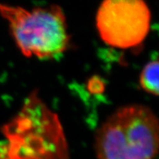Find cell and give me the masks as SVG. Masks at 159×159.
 I'll use <instances>...</instances> for the list:
<instances>
[{
    "mask_svg": "<svg viewBox=\"0 0 159 159\" xmlns=\"http://www.w3.org/2000/svg\"><path fill=\"white\" fill-rule=\"evenodd\" d=\"M0 159H69L58 115L34 91L16 116L3 126Z\"/></svg>",
    "mask_w": 159,
    "mask_h": 159,
    "instance_id": "cell-1",
    "label": "cell"
},
{
    "mask_svg": "<svg viewBox=\"0 0 159 159\" xmlns=\"http://www.w3.org/2000/svg\"><path fill=\"white\" fill-rule=\"evenodd\" d=\"M89 89L93 93H101L104 90V84L99 78H92L89 81Z\"/></svg>",
    "mask_w": 159,
    "mask_h": 159,
    "instance_id": "cell-6",
    "label": "cell"
},
{
    "mask_svg": "<svg viewBox=\"0 0 159 159\" xmlns=\"http://www.w3.org/2000/svg\"><path fill=\"white\" fill-rule=\"evenodd\" d=\"M151 11L141 0H106L96 15L97 30L106 44L119 49L136 47L150 30Z\"/></svg>",
    "mask_w": 159,
    "mask_h": 159,
    "instance_id": "cell-4",
    "label": "cell"
},
{
    "mask_svg": "<svg viewBox=\"0 0 159 159\" xmlns=\"http://www.w3.org/2000/svg\"><path fill=\"white\" fill-rule=\"evenodd\" d=\"M159 144L157 115L140 104L119 107L95 135L97 159H154Z\"/></svg>",
    "mask_w": 159,
    "mask_h": 159,
    "instance_id": "cell-2",
    "label": "cell"
},
{
    "mask_svg": "<svg viewBox=\"0 0 159 159\" xmlns=\"http://www.w3.org/2000/svg\"><path fill=\"white\" fill-rule=\"evenodd\" d=\"M0 14L7 21L13 39L25 57L52 59L69 48L67 19L59 5L27 10L0 4Z\"/></svg>",
    "mask_w": 159,
    "mask_h": 159,
    "instance_id": "cell-3",
    "label": "cell"
},
{
    "mask_svg": "<svg viewBox=\"0 0 159 159\" xmlns=\"http://www.w3.org/2000/svg\"><path fill=\"white\" fill-rule=\"evenodd\" d=\"M158 62L157 59L147 63L140 75V85L149 94L158 96Z\"/></svg>",
    "mask_w": 159,
    "mask_h": 159,
    "instance_id": "cell-5",
    "label": "cell"
}]
</instances>
